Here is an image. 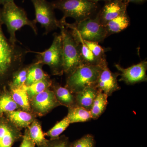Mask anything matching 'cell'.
<instances>
[{"label":"cell","mask_w":147,"mask_h":147,"mask_svg":"<svg viewBox=\"0 0 147 147\" xmlns=\"http://www.w3.org/2000/svg\"><path fill=\"white\" fill-rule=\"evenodd\" d=\"M70 124L66 117L56 123L51 129L45 133V135L50 137V139H57L68 127Z\"/></svg>","instance_id":"obj_27"},{"label":"cell","mask_w":147,"mask_h":147,"mask_svg":"<svg viewBox=\"0 0 147 147\" xmlns=\"http://www.w3.org/2000/svg\"><path fill=\"white\" fill-rule=\"evenodd\" d=\"M88 1L93 2L96 3L99 1H105L106 2L109 1H111V0H88Z\"/></svg>","instance_id":"obj_34"},{"label":"cell","mask_w":147,"mask_h":147,"mask_svg":"<svg viewBox=\"0 0 147 147\" xmlns=\"http://www.w3.org/2000/svg\"><path fill=\"white\" fill-rule=\"evenodd\" d=\"M0 7V87L5 86L12 74L23 65L27 54V48L13 44L7 39L2 30Z\"/></svg>","instance_id":"obj_1"},{"label":"cell","mask_w":147,"mask_h":147,"mask_svg":"<svg viewBox=\"0 0 147 147\" xmlns=\"http://www.w3.org/2000/svg\"></svg>","instance_id":"obj_35"},{"label":"cell","mask_w":147,"mask_h":147,"mask_svg":"<svg viewBox=\"0 0 147 147\" xmlns=\"http://www.w3.org/2000/svg\"><path fill=\"white\" fill-rule=\"evenodd\" d=\"M27 129L30 138L38 147L42 146L48 141L45 139L41 125L37 121L34 120L28 127Z\"/></svg>","instance_id":"obj_24"},{"label":"cell","mask_w":147,"mask_h":147,"mask_svg":"<svg viewBox=\"0 0 147 147\" xmlns=\"http://www.w3.org/2000/svg\"><path fill=\"white\" fill-rule=\"evenodd\" d=\"M4 116L20 129L28 127L35 120L31 114L22 110H16L7 113Z\"/></svg>","instance_id":"obj_15"},{"label":"cell","mask_w":147,"mask_h":147,"mask_svg":"<svg viewBox=\"0 0 147 147\" xmlns=\"http://www.w3.org/2000/svg\"><path fill=\"white\" fill-rule=\"evenodd\" d=\"M129 3L123 0H111L106 2L98 13L100 23L105 26L109 21L127 12Z\"/></svg>","instance_id":"obj_13"},{"label":"cell","mask_w":147,"mask_h":147,"mask_svg":"<svg viewBox=\"0 0 147 147\" xmlns=\"http://www.w3.org/2000/svg\"><path fill=\"white\" fill-rule=\"evenodd\" d=\"M98 92L96 87H88L75 94L76 105L90 111Z\"/></svg>","instance_id":"obj_14"},{"label":"cell","mask_w":147,"mask_h":147,"mask_svg":"<svg viewBox=\"0 0 147 147\" xmlns=\"http://www.w3.org/2000/svg\"><path fill=\"white\" fill-rule=\"evenodd\" d=\"M40 147H71V142L65 135H62L57 139L48 140L45 145Z\"/></svg>","instance_id":"obj_30"},{"label":"cell","mask_w":147,"mask_h":147,"mask_svg":"<svg viewBox=\"0 0 147 147\" xmlns=\"http://www.w3.org/2000/svg\"><path fill=\"white\" fill-rule=\"evenodd\" d=\"M59 22V28L62 39L63 71L67 76L84 64L80 53L79 43L74 37L70 31Z\"/></svg>","instance_id":"obj_5"},{"label":"cell","mask_w":147,"mask_h":147,"mask_svg":"<svg viewBox=\"0 0 147 147\" xmlns=\"http://www.w3.org/2000/svg\"><path fill=\"white\" fill-rule=\"evenodd\" d=\"M35 9L36 23H39L45 29L44 34L47 35L54 30L59 28V21L55 16L54 9L52 3L47 0H31Z\"/></svg>","instance_id":"obj_8"},{"label":"cell","mask_w":147,"mask_h":147,"mask_svg":"<svg viewBox=\"0 0 147 147\" xmlns=\"http://www.w3.org/2000/svg\"><path fill=\"white\" fill-rule=\"evenodd\" d=\"M51 3L55 9L63 13V18L71 17L76 23L90 18L98 8L96 3L88 0H57Z\"/></svg>","instance_id":"obj_6"},{"label":"cell","mask_w":147,"mask_h":147,"mask_svg":"<svg viewBox=\"0 0 147 147\" xmlns=\"http://www.w3.org/2000/svg\"><path fill=\"white\" fill-rule=\"evenodd\" d=\"M13 2H14V0H0V5H3L8 3Z\"/></svg>","instance_id":"obj_33"},{"label":"cell","mask_w":147,"mask_h":147,"mask_svg":"<svg viewBox=\"0 0 147 147\" xmlns=\"http://www.w3.org/2000/svg\"><path fill=\"white\" fill-rule=\"evenodd\" d=\"M24 85L25 84L18 88H10V93L16 104L25 111L28 112L30 110V104L28 95Z\"/></svg>","instance_id":"obj_19"},{"label":"cell","mask_w":147,"mask_h":147,"mask_svg":"<svg viewBox=\"0 0 147 147\" xmlns=\"http://www.w3.org/2000/svg\"><path fill=\"white\" fill-rule=\"evenodd\" d=\"M22 139L20 147H35V144L30 138L27 129L25 130Z\"/></svg>","instance_id":"obj_31"},{"label":"cell","mask_w":147,"mask_h":147,"mask_svg":"<svg viewBox=\"0 0 147 147\" xmlns=\"http://www.w3.org/2000/svg\"><path fill=\"white\" fill-rule=\"evenodd\" d=\"M120 73H113L108 68V64L103 67L98 77L96 88L99 91L104 93L108 96L114 92L121 89L117 78Z\"/></svg>","instance_id":"obj_12"},{"label":"cell","mask_w":147,"mask_h":147,"mask_svg":"<svg viewBox=\"0 0 147 147\" xmlns=\"http://www.w3.org/2000/svg\"><path fill=\"white\" fill-rule=\"evenodd\" d=\"M60 21L70 31L88 41L102 42L108 36L105 27L100 23L98 13L94 18H89L79 22L70 24L63 18Z\"/></svg>","instance_id":"obj_4"},{"label":"cell","mask_w":147,"mask_h":147,"mask_svg":"<svg viewBox=\"0 0 147 147\" xmlns=\"http://www.w3.org/2000/svg\"><path fill=\"white\" fill-rule=\"evenodd\" d=\"M71 32L75 39L79 43L80 53L84 64L100 65L108 64L107 61H102L96 58L85 45L82 38L79 36Z\"/></svg>","instance_id":"obj_17"},{"label":"cell","mask_w":147,"mask_h":147,"mask_svg":"<svg viewBox=\"0 0 147 147\" xmlns=\"http://www.w3.org/2000/svg\"><path fill=\"white\" fill-rule=\"evenodd\" d=\"M53 82L50 78L44 79L32 84L30 86L24 85V87L28 93L29 99L33 96L44 91L52 86Z\"/></svg>","instance_id":"obj_26"},{"label":"cell","mask_w":147,"mask_h":147,"mask_svg":"<svg viewBox=\"0 0 147 147\" xmlns=\"http://www.w3.org/2000/svg\"><path fill=\"white\" fill-rule=\"evenodd\" d=\"M130 24V19L127 12L109 21L104 26L108 36L118 33L127 28Z\"/></svg>","instance_id":"obj_18"},{"label":"cell","mask_w":147,"mask_h":147,"mask_svg":"<svg viewBox=\"0 0 147 147\" xmlns=\"http://www.w3.org/2000/svg\"><path fill=\"white\" fill-rule=\"evenodd\" d=\"M123 1H126L129 3L131 2L137 4H142L145 3L146 0H123Z\"/></svg>","instance_id":"obj_32"},{"label":"cell","mask_w":147,"mask_h":147,"mask_svg":"<svg viewBox=\"0 0 147 147\" xmlns=\"http://www.w3.org/2000/svg\"><path fill=\"white\" fill-rule=\"evenodd\" d=\"M2 92L0 93V116H5L7 113L17 110L19 106L14 102L10 93L3 87Z\"/></svg>","instance_id":"obj_22"},{"label":"cell","mask_w":147,"mask_h":147,"mask_svg":"<svg viewBox=\"0 0 147 147\" xmlns=\"http://www.w3.org/2000/svg\"><path fill=\"white\" fill-rule=\"evenodd\" d=\"M30 99V106L39 115H43L61 105L50 88Z\"/></svg>","instance_id":"obj_10"},{"label":"cell","mask_w":147,"mask_h":147,"mask_svg":"<svg viewBox=\"0 0 147 147\" xmlns=\"http://www.w3.org/2000/svg\"><path fill=\"white\" fill-rule=\"evenodd\" d=\"M30 65L22 66L14 72L8 83L10 88H18L25 84L26 81L28 71Z\"/></svg>","instance_id":"obj_25"},{"label":"cell","mask_w":147,"mask_h":147,"mask_svg":"<svg viewBox=\"0 0 147 147\" xmlns=\"http://www.w3.org/2000/svg\"><path fill=\"white\" fill-rule=\"evenodd\" d=\"M1 18L3 24L7 28L9 34V39L12 44H16L18 41L16 32L25 26L30 27L35 34H38L36 22L34 20H30L24 9L18 6L14 2L3 5L1 9Z\"/></svg>","instance_id":"obj_2"},{"label":"cell","mask_w":147,"mask_h":147,"mask_svg":"<svg viewBox=\"0 0 147 147\" xmlns=\"http://www.w3.org/2000/svg\"><path fill=\"white\" fill-rule=\"evenodd\" d=\"M96 144L94 136L87 134L71 142V147H95Z\"/></svg>","instance_id":"obj_29"},{"label":"cell","mask_w":147,"mask_h":147,"mask_svg":"<svg viewBox=\"0 0 147 147\" xmlns=\"http://www.w3.org/2000/svg\"><path fill=\"white\" fill-rule=\"evenodd\" d=\"M66 117L70 124L85 122L92 119L90 111L77 105L68 108V113Z\"/></svg>","instance_id":"obj_21"},{"label":"cell","mask_w":147,"mask_h":147,"mask_svg":"<svg viewBox=\"0 0 147 147\" xmlns=\"http://www.w3.org/2000/svg\"><path fill=\"white\" fill-rule=\"evenodd\" d=\"M52 86L56 98L61 105H64L68 108L76 105L74 95L68 89L57 83H52Z\"/></svg>","instance_id":"obj_16"},{"label":"cell","mask_w":147,"mask_h":147,"mask_svg":"<svg viewBox=\"0 0 147 147\" xmlns=\"http://www.w3.org/2000/svg\"><path fill=\"white\" fill-rule=\"evenodd\" d=\"M42 64L36 62L30 65L25 83L26 86H30L41 80L50 78L49 75L42 69Z\"/></svg>","instance_id":"obj_20"},{"label":"cell","mask_w":147,"mask_h":147,"mask_svg":"<svg viewBox=\"0 0 147 147\" xmlns=\"http://www.w3.org/2000/svg\"><path fill=\"white\" fill-rule=\"evenodd\" d=\"M23 135L20 129L5 116H0V147H12Z\"/></svg>","instance_id":"obj_11"},{"label":"cell","mask_w":147,"mask_h":147,"mask_svg":"<svg viewBox=\"0 0 147 147\" xmlns=\"http://www.w3.org/2000/svg\"><path fill=\"white\" fill-rule=\"evenodd\" d=\"M82 40L96 58L102 61H106L105 52L107 51V49L100 46L98 42L88 41L83 39Z\"/></svg>","instance_id":"obj_28"},{"label":"cell","mask_w":147,"mask_h":147,"mask_svg":"<svg viewBox=\"0 0 147 147\" xmlns=\"http://www.w3.org/2000/svg\"><path fill=\"white\" fill-rule=\"evenodd\" d=\"M105 65H82L67 75L65 87L74 94L88 87L96 88L100 71Z\"/></svg>","instance_id":"obj_3"},{"label":"cell","mask_w":147,"mask_h":147,"mask_svg":"<svg viewBox=\"0 0 147 147\" xmlns=\"http://www.w3.org/2000/svg\"><path fill=\"white\" fill-rule=\"evenodd\" d=\"M115 66L120 72L121 77L119 81L123 82L127 85H133L147 81V61L146 60L126 68L122 67L118 64H115Z\"/></svg>","instance_id":"obj_9"},{"label":"cell","mask_w":147,"mask_h":147,"mask_svg":"<svg viewBox=\"0 0 147 147\" xmlns=\"http://www.w3.org/2000/svg\"><path fill=\"white\" fill-rule=\"evenodd\" d=\"M37 54L36 62L47 65L54 75H61L63 71L62 39L61 34H54L53 43L48 49L42 52H34Z\"/></svg>","instance_id":"obj_7"},{"label":"cell","mask_w":147,"mask_h":147,"mask_svg":"<svg viewBox=\"0 0 147 147\" xmlns=\"http://www.w3.org/2000/svg\"><path fill=\"white\" fill-rule=\"evenodd\" d=\"M108 97L104 93L98 92L90 110L92 119H97L105 112L108 104Z\"/></svg>","instance_id":"obj_23"}]
</instances>
